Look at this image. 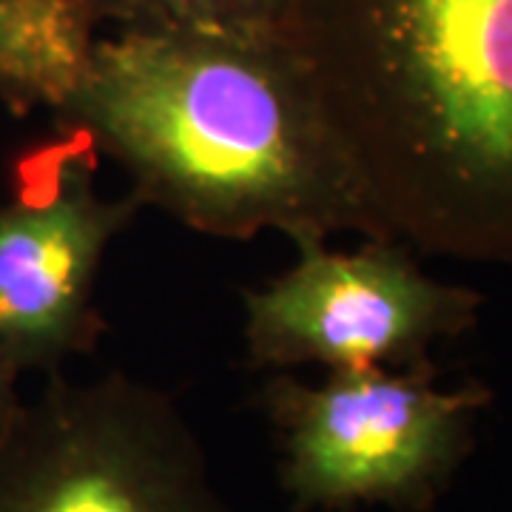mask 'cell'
Here are the masks:
<instances>
[{
  "mask_svg": "<svg viewBox=\"0 0 512 512\" xmlns=\"http://www.w3.org/2000/svg\"><path fill=\"white\" fill-rule=\"evenodd\" d=\"M57 126L205 237H384L276 26L111 29Z\"/></svg>",
  "mask_w": 512,
  "mask_h": 512,
  "instance_id": "1",
  "label": "cell"
},
{
  "mask_svg": "<svg viewBox=\"0 0 512 512\" xmlns=\"http://www.w3.org/2000/svg\"><path fill=\"white\" fill-rule=\"evenodd\" d=\"M274 26L384 234L512 268V0H282Z\"/></svg>",
  "mask_w": 512,
  "mask_h": 512,
  "instance_id": "2",
  "label": "cell"
},
{
  "mask_svg": "<svg viewBox=\"0 0 512 512\" xmlns=\"http://www.w3.org/2000/svg\"><path fill=\"white\" fill-rule=\"evenodd\" d=\"M490 390L439 387L430 365L328 373L276 370L262 390L279 487L296 512L427 510L467 458Z\"/></svg>",
  "mask_w": 512,
  "mask_h": 512,
  "instance_id": "3",
  "label": "cell"
},
{
  "mask_svg": "<svg viewBox=\"0 0 512 512\" xmlns=\"http://www.w3.org/2000/svg\"><path fill=\"white\" fill-rule=\"evenodd\" d=\"M0 512H237L191 421L123 370H60L0 439Z\"/></svg>",
  "mask_w": 512,
  "mask_h": 512,
  "instance_id": "4",
  "label": "cell"
},
{
  "mask_svg": "<svg viewBox=\"0 0 512 512\" xmlns=\"http://www.w3.org/2000/svg\"><path fill=\"white\" fill-rule=\"evenodd\" d=\"M296 254L245 293V350L262 370L421 367L433 345L476 328L484 308L476 288L424 271L399 239L370 237L353 251L305 242Z\"/></svg>",
  "mask_w": 512,
  "mask_h": 512,
  "instance_id": "5",
  "label": "cell"
},
{
  "mask_svg": "<svg viewBox=\"0 0 512 512\" xmlns=\"http://www.w3.org/2000/svg\"><path fill=\"white\" fill-rule=\"evenodd\" d=\"M18 165V194L0 202V350L15 376L57 373L97 345V285L111 242L143 208L97 194L83 134Z\"/></svg>",
  "mask_w": 512,
  "mask_h": 512,
  "instance_id": "6",
  "label": "cell"
},
{
  "mask_svg": "<svg viewBox=\"0 0 512 512\" xmlns=\"http://www.w3.org/2000/svg\"><path fill=\"white\" fill-rule=\"evenodd\" d=\"M80 0H0V100L18 114L60 111L97 43Z\"/></svg>",
  "mask_w": 512,
  "mask_h": 512,
  "instance_id": "7",
  "label": "cell"
},
{
  "mask_svg": "<svg viewBox=\"0 0 512 512\" xmlns=\"http://www.w3.org/2000/svg\"><path fill=\"white\" fill-rule=\"evenodd\" d=\"M111 29H259L274 26L282 0H80Z\"/></svg>",
  "mask_w": 512,
  "mask_h": 512,
  "instance_id": "8",
  "label": "cell"
},
{
  "mask_svg": "<svg viewBox=\"0 0 512 512\" xmlns=\"http://www.w3.org/2000/svg\"><path fill=\"white\" fill-rule=\"evenodd\" d=\"M18 396V376L12 373V367L6 362L3 350H0V439L6 436V430L12 427V421L20 410Z\"/></svg>",
  "mask_w": 512,
  "mask_h": 512,
  "instance_id": "9",
  "label": "cell"
}]
</instances>
